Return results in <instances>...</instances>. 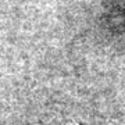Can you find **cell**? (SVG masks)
Wrapping results in <instances>:
<instances>
[{
  "mask_svg": "<svg viewBox=\"0 0 125 125\" xmlns=\"http://www.w3.org/2000/svg\"><path fill=\"white\" fill-rule=\"evenodd\" d=\"M76 125H78V124H76Z\"/></svg>",
  "mask_w": 125,
  "mask_h": 125,
  "instance_id": "cell-1",
  "label": "cell"
}]
</instances>
